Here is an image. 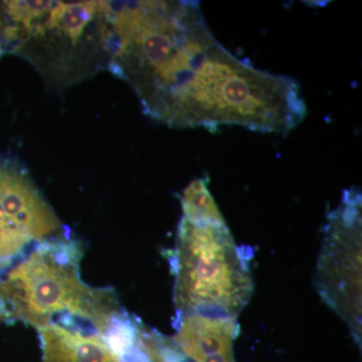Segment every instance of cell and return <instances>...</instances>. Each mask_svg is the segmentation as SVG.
<instances>
[{
  "label": "cell",
  "instance_id": "1",
  "mask_svg": "<svg viewBox=\"0 0 362 362\" xmlns=\"http://www.w3.org/2000/svg\"><path fill=\"white\" fill-rule=\"evenodd\" d=\"M107 21V70L132 87L154 120L263 133H287L302 120L299 85L233 56L199 2L110 1Z\"/></svg>",
  "mask_w": 362,
  "mask_h": 362
},
{
  "label": "cell",
  "instance_id": "2",
  "mask_svg": "<svg viewBox=\"0 0 362 362\" xmlns=\"http://www.w3.org/2000/svg\"><path fill=\"white\" fill-rule=\"evenodd\" d=\"M82 246L68 235L33 245L0 283V311L33 327L59 324L106 334L124 311L115 291L86 284Z\"/></svg>",
  "mask_w": 362,
  "mask_h": 362
},
{
  "label": "cell",
  "instance_id": "3",
  "mask_svg": "<svg viewBox=\"0 0 362 362\" xmlns=\"http://www.w3.org/2000/svg\"><path fill=\"white\" fill-rule=\"evenodd\" d=\"M177 315L237 318L252 292L246 255L228 226L181 218L171 259Z\"/></svg>",
  "mask_w": 362,
  "mask_h": 362
},
{
  "label": "cell",
  "instance_id": "4",
  "mask_svg": "<svg viewBox=\"0 0 362 362\" xmlns=\"http://www.w3.org/2000/svg\"><path fill=\"white\" fill-rule=\"evenodd\" d=\"M105 1H52L18 35L25 52L51 84L70 85L107 69Z\"/></svg>",
  "mask_w": 362,
  "mask_h": 362
},
{
  "label": "cell",
  "instance_id": "5",
  "mask_svg": "<svg viewBox=\"0 0 362 362\" xmlns=\"http://www.w3.org/2000/svg\"><path fill=\"white\" fill-rule=\"evenodd\" d=\"M318 290L324 301L361 337V195L345 190L339 206L327 216L317 264Z\"/></svg>",
  "mask_w": 362,
  "mask_h": 362
},
{
  "label": "cell",
  "instance_id": "6",
  "mask_svg": "<svg viewBox=\"0 0 362 362\" xmlns=\"http://www.w3.org/2000/svg\"><path fill=\"white\" fill-rule=\"evenodd\" d=\"M175 346L194 362H235L233 344L237 319L187 314L177 315Z\"/></svg>",
  "mask_w": 362,
  "mask_h": 362
},
{
  "label": "cell",
  "instance_id": "7",
  "mask_svg": "<svg viewBox=\"0 0 362 362\" xmlns=\"http://www.w3.org/2000/svg\"><path fill=\"white\" fill-rule=\"evenodd\" d=\"M42 362H124L106 335L51 324L39 329Z\"/></svg>",
  "mask_w": 362,
  "mask_h": 362
},
{
  "label": "cell",
  "instance_id": "8",
  "mask_svg": "<svg viewBox=\"0 0 362 362\" xmlns=\"http://www.w3.org/2000/svg\"><path fill=\"white\" fill-rule=\"evenodd\" d=\"M39 242L28 226L6 213L0 201V269L13 265Z\"/></svg>",
  "mask_w": 362,
  "mask_h": 362
},
{
  "label": "cell",
  "instance_id": "9",
  "mask_svg": "<svg viewBox=\"0 0 362 362\" xmlns=\"http://www.w3.org/2000/svg\"><path fill=\"white\" fill-rule=\"evenodd\" d=\"M206 177L197 178L183 190L181 207L183 218L197 223L225 226L226 221L207 187Z\"/></svg>",
  "mask_w": 362,
  "mask_h": 362
},
{
  "label": "cell",
  "instance_id": "10",
  "mask_svg": "<svg viewBox=\"0 0 362 362\" xmlns=\"http://www.w3.org/2000/svg\"><path fill=\"white\" fill-rule=\"evenodd\" d=\"M4 49H6V45H4V39L0 37V51L4 52Z\"/></svg>",
  "mask_w": 362,
  "mask_h": 362
}]
</instances>
